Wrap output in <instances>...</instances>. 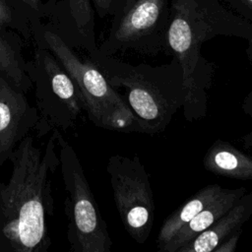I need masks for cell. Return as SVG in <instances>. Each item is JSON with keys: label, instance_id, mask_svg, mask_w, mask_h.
I'll use <instances>...</instances> for the list:
<instances>
[{"label": "cell", "instance_id": "obj_1", "mask_svg": "<svg viewBox=\"0 0 252 252\" xmlns=\"http://www.w3.org/2000/svg\"><path fill=\"white\" fill-rule=\"evenodd\" d=\"M9 161L11 175L0 181V252H46L54 213L52 178L60 164L53 130L43 144L29 134Z\"/></svg>", "mask_w": 252, "mask_h": 252}, {"label": "cell", "instance_id": "obj_2", "mask_svg": "<svg viewBox=\"0 0 252 252\" xmlns=\"http://www.w3.org/2000/svg\"><path fill=\"white\" fill-rule=\"evenodd\" d=\"M90 58L113 88L125 91V99L138 120L140 133L154 135L162 132L183 106L182 69L175 56L171 62L159 66L132 65L97 53Z\"/></svg>", "mask_w": 252, "mask_h": 252}, {"label": "cell", "instance_id": "obj_3", "mask_svg": "<svg viewBox=\"0 0 252 252\" xmlns=\"http://www.w3.org/2000/svg\"><path fill=\"white\" fill-rule=\"evenodd\" d=\"M38 45L49 49L75 81L91 122L102 129L140 133L138 120L126 99L115 91L96 64L82 59L53 30L43 29Z\"/></svg>", "mask_w": 252, "mask_h": 252}, {"label": "cell", "instance_id": "obj_4", "mask_svg": "<svg viewBox=\"0 0 252 252\" xmlns=\"http://www.w3.org/2000/svg\"><path fill=\"white\" fill-rule=\"evenodd\" d=\"M66 192L67 240L74 252H109L112 240L81 160L63 132L54 128Z\"/></svg>", "mask_w": 252, "mask_h": 252}, {"label": "cell", "instance_id": "obj_5", "mask_svg": "<svg viewBox=\"0 0 252 252\" xmlns=\"http://www.w3.org/2000/svg\"><path fill=\"white\" fill-rule=\"evenodd\" d=\"M27 72L34 91L39 121L35 129L40 138L54 128L61 132L74 127L84 109L80 91L58 59L44 46L38 45Z\"/></svg>", "mask_w": 252, "mask_h": 252}, {"label": "cell", "instance_id": "obj_6", "mask_svg": "<svg viewBox=\"0 0 252 252\" xmlns=\"http://www.w3.org/2000/svg\"><path fill=\"white\" fill-rule=\"evenodd\" d=\"M113 200L127 233L144 244L154 224L155 201L149 174L138 155H113L106 164Z\"/></svg>", "mask_w": 252, "mask_h": 252}, {"label": "cell", "instance_id": "obj_7", "mask_svg": "<svg viewBox=\"0 0 252 252\" xmlns=\"http://www.w3.org/2000/svg\"><path fill=\"white\" fill-rule=\"evenodd\" d=\"M168 48L182 69L185 101L183 115L189 122L202 119L208 110V90L211 88L215 68L201 54L203 41L197 38L185 22L173 14L168 25Z\"/></svg>", "mask_w": 252, "mask_h": 252}, {"label": "cell", "instance_id": "obj_8", "mask_svg": "<svg viewBox=\"0 0 252 252\" xmlns=\"http://www.w3.org/2000/svg\"><path fill=\"white\" fill-rule=\"evenodd\" d=\"M164 0H138L114 24L108 37L97 48V54L113 56L133 49L155 55L166 47L168 25L162 18Z\"/></svg>", "mask_w": 252, "mask_h": 252}, {"label": "cell", "instance_id": "obj_9", "mask_svg": "<svg viewBox=\"0 0 252 252\" xmlns=\"http://www.w3.org/2000/svg\"><path fill=\"white\" fill-rule=\"evenodd\" d=\"M38 121L36 106L30 103L27 93L0 72V168Z\"/></svg>", "mask_w": 252, "mask_h": 252}, {"label": "cell", "instance_id": "obj_10", "mask_svg": "<svg viewBox=\"0 0 252 252\" xmlns=\"http://www.w3.org/2000/svg\"><path fill=\"white\" fill-rule=\"evenodd\" d=\"M252 216V192L244 193L223 216L209 228L198 234L177 252H213L227 236L231 235Z\"/></svg>", "mask_w": 252, "mask_h": 252}, {"label": "cell", "instance_id": "obj_11", "mask_svg": "<svg viewBox=\"0 0 252 252\" xmlns=\"http://www.w3.org/2000/svg\"><path fill=\"white\" fill-rule=\"evenodd\" d=\"M246 192L245 187L223 188L221 193L210 205L177 231L172 239L162 247L160 252H177L179 248L186 245L223 216Z\"/></svg>", "mask_w": 252, "mask_h": 252}, {"label": "cell", "instance_id": "obj_12", "mask_svg": "<svg viewBox=\"0 0 252 252\" xmlns=\"http://www.w3.org/2000/svg\"><path fill=\"white\" fill-rule=\"evenodd\" d=\"M203 165L207 171L218 176L252 180V156L221 139H217L207 150Z\"/></svg>", "mask_w": 252, "mask_h": 252}, {"label": "cell", "instance_id": "obj_13", "mask_svg": "<svg viewBox=\"0 0 252 252\" xmlns=\"http://www.w3.org/2000/svg\"><path fill=\"white\" fill-rule=\"evenodd\" d=\"M223 190L217 184H209L196 192L188 201L170 214L159 227L157 247L160 252L162 247L172 239L177 231L189 222L198 213L210 205Z\"/></svg>", "mask_w": 252, "mask_h": 252}, {"label": "cell", "instance_id": "obj_14", "mask_svg": "<svg viewBox=\"0 0 252 252\" xmlns=\"http://www.w3.org/2000/svg\"><path fill=\"white\" fill-rule=\"evenodd\" d=\"M27 64L20 41L0 32V72L26 93L32 90Z\"/></svg>", "mask_w": 252, "mask_h": 252}, {"label": "cell", "instance_id": "obj_15", "mask_svg": "<svg viewBox=\"0 0 252 252\" xmlns=\"http://www.w3.org/2000/svg\"><path fill=\"white\" fill-rule=\"evenodd\" d=\"M70 12L77 33L78 47L86 49L90 57L97 53L94 39V19L89 0H69Z\"/></svg>", "mask_w": 252, "mask_h": 252}, {"label": "cell", "instance_id": "obj_16", "mask_svg": "<svg viewBox=\"0 0 252 252\" xmlns=\"http://www.w3.org/2000/svg\"><path fill=\"white\" fill-rule=\"evenodd\" d=\"M241 108L244 111V113L249 116L252 119V91L248 93L245 97L242 100L241 103ZM243 147L247 150H252V130L248 133H246L242 138H241Z\"/></svg>", "mask_w": 252, "mask_h": 252}, {"label": "cell", "instance_id": "obj_17", "mask_svg": "<svg viewBox=\"0 0 252 252\" xmlns=\"http://www.w3.org/2000/svg\"><path fill=\"white\" fill-rule=\"evenodd\" d=\"M241 232H242V229H238L235 232H233L231 235L227 236L214 249L213 252H233L236 248Z\"/></svg>", "mask_w": 252, "mask_h": 252}, {"label": "cell", "instance_id": "obj_18", "mask_svg": "<svg viewBox=\"0 0 252 252\" xmlns=\"http://www.w3.org/2000/svg\"><path fill=\"white\" fill-rule=\"evenodd\" d=\"M13 25L14 18L12 10L4 0H0V30H5Z\"/></svg>", "mask_w": 252, "mask_h": 252}, {"label": "cell", "instance_id": "obj_19", "mask_svg": "<svg viewBox=\"0 0 252 252\" xmlns=\"http://www.w3.org/2000/svg\"><path fill=\"white\" fill-rule=\"evenodd\" d=\"M94 2L100 14L102 15V12H105L107 10V6L109 5L110 0H94Z\"/></svg>", "mask_w": 252, "mask_h": 252}, {"label": "cell", "instance_id": "obj_20", "mask_svg": "<svg viewBox=\"0 0 252 252\" xmlns=\"http://www.w3.org/2000/svg\"><path fill=\"white\" fill-rule=\"evenodd\" d=\"M25 1L28 5H30L32 9H34L35 11L39 10V6H40V0H23Z\"/></svg>", "mask_w": 252, "mask_h": 252}]
</instances>
